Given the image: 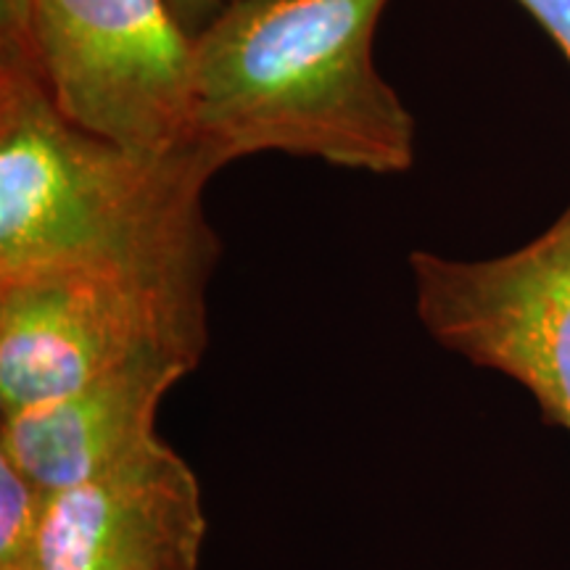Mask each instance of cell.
I'll return each instance as SVG.
<instances>
[{
	"mask_svg": "<svg viewBox=\"0 0 570 570\" xmlns=\"http://www.w3.org/2000/svg\"><path fill=\"white\" fill-rule=\"evenodd\" d=\"M214 175L190 140L148 154L88 132L53 104L32 51H0V281L104 267L212 283Z\"/></svg>",
	"mask_w": 570,
	"mask_h": 570,
	"instance_id": "cell-1",
	"label": "cell"
},
{
	"mask_svg": "<svg viewBox=\"0 0 570 570\" xmlns=\"http://www.w3.org/2000/svg\"><path fill=\"white\" fill-rule=\"evenodd\" d=\"M386 3L227 0L194 38L188 140L217 173L254 154L410 173L415 117L375 67Z\"/></svg>",
	"mask_w": 570,
	"mask_h": 570,
	"instance_id": "cell-2",
	"label": "cell"
},
{
	"mask_svg": "<svg viewBox=\"0 0 570 570\" xmlns=\"http://www.w3.org/2000/svg\"><path fill=\"white\" fill-rule=\"evenodd\" d=\"M209 283L104 267L0 281V417L138 362L196 370Z\"/></svg>",
	"mask_w": 570,
	"mask_h": 570,
	"instance_id": "cell-3",
	"label": "cell"
},
{
	"mask_svg": "<svg viewBox=\"0 0 570 570\" xmlns=\"http://www.w3.org/2000/svg\"><path fill=\"white\" fill-rule=\"evenodd\" d=\"M30 46L75 125L132 151L188 142L194 35L169 0H30Z\"/></svg>",
	"mask_w": 570,
	"mask_h": 570,
	"instance_id": "cell-4",
	"label": "cell"
},
{
	"mask_svg": "<svg viewBox=\"0 0 570 570\" xmlns=\"http://www.w3.org/2000/svg\"><path fill=\"white\" fill-rule=\"evenodd\" d=\"M407 265L428 336L520 383L544 423L570 433V204L510 254L452 259L417 248Z\"/></svg>",
	"mask_w": 570,
	"mask_h": 570,
	"instance_id": "cell-5",
	"label": "cell"
},
{
	"mask_svg": "<svg viewBox=\"0 0 570 570\" xmlns=\"http://www.w3.org/2000/svg\"><path fill=\"white\" fill-rule=\"evenodd\" d=\"M202 481L161 436L75 487L48 491L32 570H202Z\"/></svg>",
	"mask_w": 570,
	"mask_h": 570,
	"instance_id": "cell-6",
	"label": "cell"
},
{
	"mask_svg": "<svg viewBox=\"0 0 570 570\" xmlns=\"http://www.w3.org/2000/svg\"><path fill=\"white\" fill-rule=\"evenodd\" d=\"M194 370L138 362L0 417V454L46 491L104 473L159 439L164 396Z\"/></svg>",
	"mask_w": 570,
	"mask_h": 570,
	"instance_id": "cell-7",
	"label": "cell"
},
{
	"mask_svg": "<svg viewBox=\"0 0 570 570\" xmlns=\"http://www.w3.org/2000/svg\"><path fill=\"white\" fill-rule=\"evenodd\" d=\"M48 491L0 454V570H32Z\"/></svg>",
	"mask_w": 570,
	"mask_h": 570,
	"instance_id": "cell-8",
	"label": "cell"
},
{
	"mask_svg": "<svg viewBox=\"0 0 570 570\" xmlns=\"http://www.w3.org/2000/svg\"><path fill=\"white\" fill-rule=\"evenodd\" d=\"M570 61V0H518Z\"/></svg>",
	"mask_w": 570,
	"mask_h": 570,
	"instance_id": "cell-9",
	"label": "cell"
},
{
	"mask_svg": "<svg viewBox=\"0 0 570 570\" xmlns=\"http://www.w3.org/2000/svg\"><path fill=\"white\" fill-rule=\"evenodd\" d=\"M30 42V0H0V46Z\"/></svg>",
	"mask_w": 570,
	"mask_h": 570,
	"instance_id": "cell-10",
	"label": "cell"
},
{
	"mask_svg": "<svg viewBox=\"0 0 570 570\" xmlns=\"http://www.w3.org/2000/svg\"><path fill=\"white\" fill-rule=\"evenodd\" d=\"M169 3H173L177 19L183 21L185 30L196 38V35L217 17L219 9L225 6V0H169Z\"/></svg>",
	"mask_w": 570,
	"mask_h": 570,
	"instance_id": "cell-11",
	"label": "cell"
},
{
	"mask_svg": "<svg viewBox=\"0 0 570 570\" xmlns=\"http://www.w3.org/2000/svg\"><path fill=\"white\" fill-rule=\"evenodd\" d=\"M225 3H227V0H225Z\"/></svg>",
	"mask_w": 570,
	"mask_h": 570,
	"instance_id": "cell-12",
	"label": "cell"
}]
</instances>
